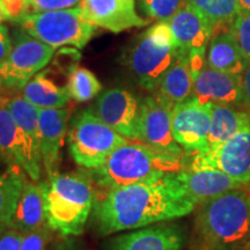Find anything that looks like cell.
<instances>
[{
  "label": "cell",
  "instance_id": "1",
  "mask_svg": "<svg viewBox=\"0 0 250 250\" xmlns=\"http://www.w3.org/2000/svg\"><path fill=\"white\" fill-rule=\"evenodd\" d=\"M176 173L96 193L93 220L98 233L110 235L191 213L198 204L188 195Z\"/></svg>",
  "mask_w": 250,
  "mask_h": 250
},
{
  "label": "cell",
  "instance_id": "2",
  "mask_svg": "<svg viewBox=\"0 0 250 250\" xmlns=\"http://www.w3.org/2000/svg\"><path fill=\"white\" fill-rule=\"evenodd\" d=\"M45 224L62 237L79 236L95 204L96 191L86 171L56 173L43 182Z\"/></svg>",
  "mask_w": 250,
  "mask_h": 250
},
{
  "label": "cell",
  "instance_id": "3",
  "mask_svg": "<svg viewBox=\"0 0 250 250\" xmlns=\"http://www.w3.org/2000/svg\"><path fill=\"white\" fill-rule=\"evenodd\" d=\"M196 232L210 250H240L250 239V195L241 188L202 203Z\"/></svg>",
  "mask_w": 250,
  "mask_h": 250
},
{
  "label": "cell",
  "instance_id": "4",
  "mask_svg": "<svg viewBox=\"0 0 250 250\" xmlns=\"http://www.w3.org/2000/svg\"><path fill=\"white\" fill-rule=\"evenodd\" d=\"M183 167V158L159 151L146 143L127 140L99 168L90 170V176L98 186L107 190L158 179L180 171Z\"/></svg>",
  "mask_w": 250,
  "mask_h": 250
},
{
  "label": "cell",
  "instance_id": "5",
  "mask_svg": "<svg viewBox=\"0 0 250 250\" xmlns=\"http://www.w3.org/2000/svg\"><path fill=\"white\" fill-rule=\"evenodd\" d=\"M180 52L167 21H159L127 45L123 64L143 88L154 93Z\"/></svg>",
  "mask_w": 250,
  "mask_h": 250
},
{
  "label": "cell",
  "instance_id": "6",
  "mask_svg": "<svg viewBox=\"0 0 250 250\" xmlns=\"http://www.w3.org/2000/svg\"><path fill=\"white\" fill-rule=\"evenodd\" d=\"M129 139L122 136L87 108L74 116L67 131L68 151L77 165L96 169L117 147Z\"/></svg>",
  "mask_w": 250,
  "mask_h": 250
},
{
  "label": "cell",
  "instance_id": "7",
  "mask_svg": "<svg viewBox=\"0 0 250 250\" xmlns=\"http://www.w3.org/2000/svg\"><path fill=\"white\" fill-rule=\"evenodd\" d=\"M54 49L64 45L83 49L95 35L96 26L81 17L79 7L28 13L15 22Z\"/></svg>",
  "mask_w": 250,
  "mask_h": 250
},
{
  "label": "cell",
  "instance_id": "8",
  "mask_svg": "<svg viewBox=\"0 0 250 250\" xmlns=\"http://www.w3.org/2000/svg\"><path fill=\"white\" fill-rule=\"evenodd\" d=\"M12 41L11 54L0 64V83L8 88L22 89L37 72L49 64L55 49L21 27L13 30Z\"/></svg>",
  "mask_w": 250,
  "mask_h": 250
},
{
  "label": "cell",
  "instance_id": "9",
  "mask_svg": "<svg viewBox=\"0 0 250 250\" xmlns=\"http://www.w3.org/2000/svg\"><path fill=\"white\" fill-rule=\"evenodd\" d=\"M212 102H201L191 96L171 110V130L175 142L191 155L208 151Z\"/></svg>",
  "mask_w": 250,
  "mask_h": 250
},
{
  "label": "cell",
  "instance_id": "10",
  "mask_svg": "<svg viewBox=\"0 0 250 250\" xmlns=\"http://www.w3.org/2000/svg\"><path fill=\"white\" fill-rule=\"evenodd\" d=\"M193 166L214 167L229 175L242 186L250 183V122L233 137L208 149L203 154L192 155Z\"/></svg>",
  "mask_w": 250,
  "mask_h": 250
},
{
  "label": "cell",
  "instance_id": "11",
  "mask_svg": "<svg viewBox=\"0 0 250 250\" xmlns=\"http://www.w3.org/2000/svg\"><path fill=\"white\" fill-rule=\"evenodd\" d=\"M140 103L130 90L110 88L99 95L93 108L96 116L129 140H140Z\"/></svg>",
  "mask_w": 250,
  "mask_h": 250
},
{
  "label": "cell",
  "instance_id": "12",
  "mask_svg": "<svg viewBox=\"0 0 250 250\" xmlns=\"http://www.w3.org/2000/svg\"><path fill=\"white\" fill-rule=\"evenodd\" d=\"M0 159L8 166L22 168L31 181L37 182L40 180L41 152L21 130L7 107L0 111Z\"/></svg>",
  "mask_w": 250,
  "mask_h": 250
},
{
  "label": "cell",
  "instance_id": "13",
  "mask_svg": "<svg viewBox=\"0 0 250 250\" xmlns=\"http://www.w3.org/2000/svg\"><path fill=\"white\" fill-rule=\"evenodd\" d=\"M173 108L156 95L144 99L140 103V140L159 151L183 158V148L175 142L171 130Z\"/></svg>",
  "mask_w": 250,
  "mask_h": 250
},
{
  "label": "cell",
  "instance_id": "14",
  "mask_svg": "<svg viewBox=\"0 0 250 250\" xmlns=\"http://www.w3.org/2000/svg\"><path fill=\"white\" fill-rule=\"evenodd\" d=\"M184 242L182 227L165 221L111 237L104 250H182Z\"/></svg>",
  "mask_w": 250,
  "mask_h": 250
},
{
  "label": "cell",
  "instance_id": "15",
  "mask_svg": "<svg viewBox=\"0 0 250 250\" xmlns=\"http://www.w3.org/2000/svg\"><path fill=\"white\" fill-rule=\"evenodd\" d=\"M78 7L86 21L112 33L149 23L137 13L136 0H81Z\"/></svg>",
  "mask_w": 250,
  "mask_h": 250
},
{
  "label": "cell",
  "instance_id": "16",
  "mask_svg": "<svg viewBox=\"0 0 250 250\" xmlns=\"http://www.w3.org/2000/svg\"><path fill=\"white\" fill-rule=\"evenodd\" d=\"M167 22L181 55L206 52L213 36V29L208 21L189 2Z\"/></svg>",
  "mask_w": 250,
  "mask_h": 250
},
{
  "label": "cell",
  "instance_id": "17",
  "mask_svg": "<svg viewBox=\"0 0 250 250\" xmlns=\"http://www.w3.org/2000/svg\"><path fill=\"white\" fill-rule=\"evenodd\" d=\"M192 96L204 103L241 107V76L217 71L205 64L193 79Z\"/></svg>",
  "mask_w": 250,
  "mask_h": 250
},
{
  "label": "cell",
  "instance_id": "18",
  "mask_svg": "<svg viewBox=\"0 0 250 250\" xmlns=\"http://www.w3.org/2000/svg\"><path fill=\"white\" fill-rule=\"evenodd\" d=\"M176 174L188 195L198 205L229 190L242 187L241 183L232 179L229 175L214 167L189 165V167H183Z\"/></svg>",
  "mask_w": 250,
  "mask_h": 250
},
{
  "label": "cell",
  "instance_id": "19",
  "mask_svg": "<svg viewBox=\"0 0 250 250\" xmlns=\"http://www.w3.org/2000/svg\"><path fill=\"white\" fill-rule=\"evenodd\" d=\"M71 111L67 108L40 109V149L48 177L58 173L62 140L67 133Z\"/></svg>",
  "mask_w": 250,
  "mask_h": 250
},
{
  "label": "cell",
  "instance_id": "20",
  "mask_svg": "<svg viewBox=\"0 0 250 250\" xmlns=\"http://www.w3.org/2000/svg\"><path fill=\"white\" fill-rule=\"evenodd\" d=\"M249 62L229 29L212 36L206 51V65L225 73L241 76Z\"/></svg>",
  "mask_w": 250,
  "mask_h": 250
},
{
  "label": "cell",
  "instance_id": "21",
  "mask_svg": "<svg viewBox=\"0 0 250 250\" xmlns=\"http://www.w3.org/2000/svg\"><path fill=\"white\" fill-rule=\"evenodd\" d=\"M45 206L43 183L26 180L8 227L26 233L44 226Z\"/></svg>",
  "mask_w": 250,
  "mask_h": 250
},
{
  "label": "cell",
  "instance_id": "22",
  "mask_svg": "<svg viewBox=\"0 0 250 250\" xmlns=\"http://www.w3.org/2000/svg\"><path fill=\"white\" fill-rule=\"evenodd\" d=\"M193 73L187 55H179L176 61L168 68L165 76L154 92V95L169 103L177 104L192 96L193 92Z\"/></svg>",
  "mask_w": 250,
  "mask_h": 250
},
{
  "label": "cell",
  "instance_id": "23",
  "mask_svg": "<svg viewBox=\"0 0 250 250\" xmlns=\"http://www.w3.org/2000/svg\"><path fill=\"white\" fill-rule=\"evenodd\" d=\"M250 122V111L233 105L212 103V120L208 133V149L217 147L241 131Z\"/></svg>",
  "mask_w": 250,
  "mask_h": 250
},
{
  "label": "cell",
  "instance_id": "24",
  "mask_svg": "<svg viewBox=\"0 0 250 250\" xmlns=\"http://www.w3.org/2000/svg\"><path fill=\"white\" fill-rule=\"evenodd\" d=\"M22 95L40 109L64 108L71 99L67 87L58 86L46 72L31 78L22 88Z\"/></svg>",
  "mask_w": 250,
  "mask_h": 250
},
{
  "label": "cell",
  "instance_id": "25",
  "mask_svg": "<svg viewBox=\"0 0 250 250\" xmlns=\"http://www.w3.org/2000/svg\"><path fill=\"white\" fill-rule=\"evenodd\" d=\"M26 180L24 170L19 166H8L0 173V228L11 223Z\"/></svg>",
  "mask_w": 250,
  "mask_h": 250
},
{
  "label": "cell",
  "instance_id": "26",
  "mask_svg": "<svg viewBox=\"0 0 250 250\" xmlns=\"http://www.w3.org/2000/svg\"><path fill=\"white\" fill-rule=\"evenodd\" d=\"M211 24L213 34L219 28L230 26L241 12L239 0H187Z\"/></svg>",
  "mask_w": 250,
  "mask_h": 250
},
{
  "label": "cell",
  "instance_id": "27",
  "mask_svg": "<svg viewBox=\"0 0 250 250\" xmlns=\"http://www.w3.org/2000/svg\"><path fill=\"white\" fill-rule=\"evenodd\" d=\"M66 87L71 99L77 102L90 101L102 90L101 83L95 74L88 68L81 66L71 68Z\"/></svg>",
  "mask_w": 250,
  "mask_h": 250
},
{
  "label": "cell",
  "instance_id": "28",
  "mask_svg": "<svg viewBox=\"0 0 250 250\" xmlns=\"http://www.w3.org/2000/svg\"><path fill=\"white\" fill-rule=\"evenodd\" d=\"M139 7L149 19L169 21L184 5L187 0H138Z\"/></svg>",
  "mask_w": 250,
  "mask_h": 250
},
{
  "label": "cell",
  "instance_id": "29",
  "mask_svg": "<svg viewBox=\"0 0 250 250\" xmlns=\"http://www.w3.org/2000/svg\"><path fill=\"white\" fill-rule=\"evenodd\" d=\"M229 30L235 37L246 59L250 62V12H240Z\"/></svg>",
  "mask_w": 250,
  "mask_h": 250
},
{
  "label": "cell",
  "instance_id": "30",
  "mask_svg": "<svg viewBox=\"0 0 250 250\" xmlns=\"http://www.w3.org/2000/svg\"><path fill=\"white\" fill-rule=\"evenodd\" d=\"M51 229L45 226L23 233L22 243L20 250H44L51 239Z\"/></svg>",
  "mask_w": 250,
  "mask_h": 250
},
{
  "label": "cell",
  "instance_id": "31",
  "mask_svg": "<svg viewBox=\"0 0 250 250\" xmlns=\"http://www.w3.org/2000/svg\"><path fill=\"white\" fill-rule=\"evenodd\" d=\"M28 1H29V13H40V12L76 7L81 0H28Z\"/></svg>",
  "mask_w": 250,
  "mask_h": 250
},
{
  "label": "cell",
  "instance_id": "32",
  "mask_svg": "<svg viewBox=\"0 0 250 250\" xmlns=\"http://www.w3.org/2000/svg\"><path fill=\"white\" fill-rule=\"evenodd\" d=\"M0 9L4 13L6 20L17 22L19 19L29 13L28 0H0Z\"/></svg>",
  "mask_w": 250,
  "mask_h": 250
},
{
  "label": "cell",
  "instance_id": "33",
  "mask_svg": "<svg viewBox=\"0 0 250 250\" xmlns=\"http://www.w3.org/2000/svg\"><path fill=\"white\" fill-rule=\"evenodd\" d=\"M23 232L12 227L1 228L0 233V250H20Z\"/></svg>",
  "mask_w": 250,
  "mask_h": 250
},
{
  "label": "cell",
  "instance_id": "34",
  "mask_svg": "<svg viewBox=\"0 0 250 250\" xmlns=\"http://www.w3.org/2000/svg\"><path fill=\"white\" fill-rule=\"evenodd\" d=\"M12 45H13V41H12L8 28L5 24L0 23V64L11 54Z\"/></svg>",
  "mask_w": 250,
  "mask_h": 250
},
{
  "label": "cell",
  "instance_id": "35",
  "mask_svg": "<svg viewBox=\"0 0 250 250\" xmlns=\"http://www.w3.org/2000/svg\"><path fill=\"white\" fill-rule=\"evenodd\" d=\"M242 87V105L250 109V62L247 65L246 70L241 74Z\"/></svg>",
  "mask_w": 250,
  "mask_h": 250
},
{
  "label": "cell",
  "instance_id": "36",
  "mask_svg": "<svg viewBox=\"0 0 250 250\" xmlns=\"http://www.w3.org/2000/svg\"><path fill=\"white\" fill-rule=\"evenodd\" d=\"M55 250H86L83 246L80 245L77 240L74 239H68L65 237V240H62L55 247Z\"/></svg>",
  "mask_w": 250,
  "mask_h": 250
},
{
  "label": "cell",
  "instance_id": "37",
  "mask_svg": "<svg viewBox=\"0 0 250 250\" xmlns=\"http://www.w3.org/2000/svg\"><path fill=\"white\" fill-rule=\"evenodd\" d=\"M241 12H250V0H239Z\"/></svg>",
  "mask_w": 250,
  "mask_h": 250
},
{
  "label": "cell",
  "instance_id": "38",
  "mask_svg": "<svg viewBox=\"0 0 250 250\" xmlns=\"http://www.w3.org/2000/svg\"><path fill=\"white\" fill-rule=\"evenodd\" d=\"M9 100L11 99L7 98L4 94H0V111H1L5 107H7V103L9 102Z\"/></svg>",
  "mask_w": 250,
  "mask_h": 250
},
{
  "label": "cell",
  "instance_id": "39",
  "mask_svg": "<svg viewBox=\"0 0 250 250\" xmlns=\"http://www.w3.org/2000/svg\"><path fill=\"white\" fill-rule=\"evenodd\" d=\"M240 250H250V239L248 240V242H247V243H246V245H245V246H243V247H242V248H241V249H240Z\"/></svg>",
  "mask_w": 250,
  "mask_h": 250
},
{
  "label": "cell",
  "instance_id": "40",
  "mask_svg": "<svg viewBox=\"0 0 250 250\" xmlns=\"http://www.w3.org/2000/svg\"><path fill=\"white\" fill-rule=\"evenodd\" d=\"M5 20H6L5 15H4V13H2V11H1V9H0V23H1L2 21H5Z\"/></svg>",
  "mask_w": 250,
  "mask_h": 250
},
{
  "label": "cell",
  "instance_id": "41",
  "mask_svg": "<svg viewBox=\"0 0 250 250\" xmlns=\"http://www.w3.org/2000/svg\"><path fill=\"white\" fill-rule=\"evenodd\" d=\"M199 250H210V249H208V248H204V247H201V249Z\"/></svg>",
  "mask_w": 250,
  "mask_h": 250
},
{
  "label": "cell",
  "instance_id": "42",
  "mask_svg": "<svg viewBox=\"0 0 250 250\" xmlns=\"http://www.w3.org/2000/svg\"><path fill=\"white\" fill-rule=\"evenodd\" d=\"M1 161L2 160H1V159H0V168H1Z\"/></svg>",
  "mask_w": 250,
  "mask_h": 250
},
{
  "label": "cell",
  "instance_id": "43",
  "mask_svg": "<svg viewBox=\"0 0 250 250\" xmlns=\"http://www.w3.org/2000/svg\"><path fill=\"white\" fill-rule=\"evenodd\" d=\"M1 86H2V85H1V83H0V87H1Z\"/></svg>",
  "mask_w": 250,
  "mask_h": 250
},
{
  "label": "cell",
  "instance_id": "44",
  "mask_svg": "<svg viewBox=\"0 0 250 250\" xmlns=\"http://www.w3.org/2000/svg\"><path fill=\"white\" fill-rule=\"evenodd\" d=\"M249 184H250V183H249Z\"/></svg>",
  "mask_w": 250,
  "mask_h": 250
}]
</instances>
